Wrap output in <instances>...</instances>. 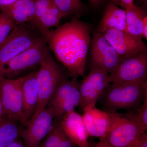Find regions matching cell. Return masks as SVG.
<instances>
[{"mask_svg": "<svg viewBox=\"0 0 147 147\" xmlns=\"http://www.w3.org/2000/svg\"><path fill=\"white\" fill-rule=\"evenodd\" d=\"M46 35L49 49L70 76H84L91 42L89 25L74 17Z\"/></svg>", "mask_w": 147, "mask_h": 147, "instance_id": "6da1fadb", "label": "cell"}, {"mask_svg": "<svg viewBox=\"0 0 147 147\" xmlns=\"http://www.w3.org/2000/svg\"><path fill=\"white\" fill-rule=\"evenodd\" d=\"M110 116L109 130L104 138L112 147H130L147 131L142 126L137 113L125 114L105 111Z\"/></svg>", "mask_w": 147, "mask_h": 147, "instance_id": "7a4b0ae2", "label": "cell"}, {"mask_svg": "<svg viewBox=\"0 0 147 147\" xmlns=\"http://www.w3.org/2000/svg\"><path fill=\"white\" fill-rule=\"evenodd\" d=\"M146 92L147 81L112 83L102 93L106 111H117L120 109L136 110L143 102Z\"/></svg>", "mask_w": 147, "mask_h": 147, "instance_id": "3957f363", "label": "cell"}, {"mask_svg": "<svg viewBox=\"0 0 147 147\" xmlns=\"http://www.w3.org/2000/svg\"><path fill=\"white\" fill-rule=\"evenodd\" d=\"M40 67L37 76L38 102L35 113L30 121L46 108L59 84L64 79L68 77L66 71L57 62L50 49Z\"/></svg>", "mask_w": 147, "mask_h": 147, "instance_id": "277c9868", "label": "cell"}, {"mask_svg": "<svg viewBox=\"0 0 147 147\" xmlns=\"http://www.w3.org/2000/svg\"><path fill=\"white\" fill-rule=\"evenodd\" d=\"M49 50L46 35L10 60L0 71V77L9 79L20 77L25 71L40 65Z\"/></svg>", "mask_w": 147, "mask_h": 147, "instance_id": "5b68a950", "label": "cell"}, {"mask_svg": "<svg viewBox=\"0 0 147 147\" xmlns=\"http://www.w3.org/2000/svg\"><path fill=\"white\" fill-rule=\"evenodd\" d=\"M42 36L29 23L18 24L0 44V71L12 58L34 45Z\"/></svg>", "mask_w": 147, "mask_h": 147, "instance_id": "8992f818", "label": "cell"}, {"mask_svg": "<svg viewBox=\"0 0 147 147\" xmlns=\"http://www.w3.org/2000/svg\"><path fill=\"white\" fill-rule=\"evenodd\" d=\"M25 76L15 79L0 77V94L6 117L27 126L23 113L22 84Z\"/></svg>", "mask_w": 147, "mask_h": 147, "instance_id": "52a82bcc", "label": "cell"}, {"mask_svg": "<svg viewBox=\"0 0 147 147\" xmlns=\"http://www.w3.org/2000/svg\"><path fill=\"white\" fill-rule=\"evenodd\" d=\"M147 51L123 59L111 74L109 81L121 84L147 81Z\"/></svg>", "mask_w": 147, "mask_h": 147, "instance_id": "ba28073f", "label": "cell"}, {"mask_svg": "<svg viewBox=\"0 0 147 147\" xmlns=\"http://www.w3.org/2000/svg\"><path fill=\"white\" fill-rule=\"evenodd\" d=\"M91 42L92 69L103 70L110 74L121 59L100 33L94 34Z\"/></svg>", "mask_w": 147, "mask_h": 147, "instance_id": "9c48e42d", "label": "cell"}, {"mask_svg": "<svg viewBox=\"0 0 147 147\" xmlns=\"http://www.w3.org/2000/svg\"><path fill=\"white\" fill-rule=\"evenodd\" d=\"M101 34L122 60L147 51L146 44L142 38L130 34L125 31L110 29Z\"/></svg>", "mask_w": 147, "mask_h": 147, "instance_id": "30bf717a", "label": "cell"}, {"mask_svg": "<svg viewBox=\"0 0 147 147\" xmlns=\"http://www.w3.org/2000/svg\"><path fill=\"white\" fill-rule=\"evenodd\" d=\"M109 74L100 69H92L80 84L81 100L82 110L88 105H96L100 96L110 85Z\"/></svg>", "mask_w": 147, "mask_h": 147, "instance_id": "8fae6325", "label": "cell"}, {"mask_svg": "<svg viewBox=\"0 0 147 147\" xmlns=\"http://www.w3.org/2000/svg\"><path fill=\"white\" fill-rule=\"evenodd\" d=\"M54 118L51 108H46L29 122L20 135L25 147H38L52 129Z\"/></svg>", "mask_w": 147, "mask_h": 147, "instance_id": "7c38bea8", "label": "cell"}, {"mask_svg": "<svg viewBox=\"0 0 147 147\" xmlns=\"http://www.w3.org/2000/svg\"><path fill=\"white\" fill-rule=\"evenodd\" d=\"M95 105H89L83 108L82 117L88 136L102 139L110 127V116L106 111L97 109Z\"/></svg>", "mask_w": 147, "mask_h": 147, "instance_id": "4fadbf2b", "label": "cell"}, {"mask_svg": "<svg viewBox=\"0 0 147 147\" xmlns=\"http://www.w3.org/2000/svg\"><path fill=\"white\" fill-rule=\"evenodd\" d=\"M56 118L59 119L66 135L78 147H87L90 145L82 116L75 110Z\"/></svg>", "mask_w": 147, "mask_h": 147, "instance_id": "5bb4252c", "label": "cell"}, {"mask_svg": "<svg viewBox=\"0 0 147 147\" xmlns=\"http://www.w3.org/2000/svg\"><path fill=\"white\" fill-rule=\"evenodd\" d=\"M37 71L25 76L22 84L23 113L28 125L36 110L38 100Z\"/></svg>", "mask_w": 147, "mask_h": 147, "instance_id": "9a60e30c", "label": "cell"}, {"mask_svg": "<svg viewBox=\"0 0 147 147\" xmlns=\"http://www.w3.org/2000/svg\"><path fill=\"white\" fill-rule=\"evenodd\" d=\"M126 19L125 9L120 8L114 3H109L105 7L97 32L102 33L110 29L126 31Z\"/></svg>", "mask_w": 147, "mask_h": 147, "instance_id": "2e32d148", "label": "cell"}, {"mask_svg": "<svg viewBox=\"0 0 147 147\" xmlns=\"http://www.w3.org/2000/svg\"><path fill=\"white\" fill-rule=\"evenodd\" d=\"M35 11L34 0H19L0 10L8 15L17 24L31 21L34 17Z\"/></svg>", "mask_w": 147, "mask_h": 147, "instance_id": "e0dca14e", "label": "cell"}, {"mask_svg": "<svg viewBox=\"0 0 147 147\" xmlns=\"http://www.w3.org/2000/svg\"><path fill=\"white\" fill-rule=\"evenodd\" d=\"M38 147H78L63 131L58 118L54 119L52 129Z\"/></svg>", "mask_w": 147, "mask_h": 147, "instance_id": "ac0fdd59", "label": "cell"}, {"mask_svg": "<svg viewBox=\"0 0 147 147\" xmlns=\"http://www.w3.org/2000/svg\"><path fill=\"white\" fill-rule=\"evenodd\" d=\"M125 10L127 16L125 31L133 35L144 37V22L147 16L142 9L134 4Z\"/></svg>", "mask_w": 147, "mask_h": 147, "instance_id": "d6986e66", "label": "cell"}, {"mask_svg": "<svg viewBox=\"0 0 147 147\" xmlns=\"http://www.w3.org/2000/svg\"><path fill=\"white\" fill-rule=\"evenodd\" d=\"M64 16L55 3L39 19L28 23L34 27L42 36H45L50 28L59 26L61 18Z\"/></svg>", "mask_w": 147, "mask_h": 147, "instance_id": "ffe728a7", "label": "cell"}, {"mask_svg": "<svg viewBox=\"0 0 147 147\" xmlns=\"http://www.w3.org/2000/svg\"><path fill=\"white\" fill-rule=\"evenodd\" d=\"M24 126L20 123L7 119L0 126V147H6L20 138Z\"/></svg>", "mask_w": 147, "mask_h": 147, "instance_id": "44dd1931", "label": "cell"}, {"mask_svg": "<svg viewBox=\"0 0 147 147\" xmlns=\"http://www.w3.org/2000/svg\"><path fill=\"white\" fill-rule=\"evenodd\" d=\"M79 86L77 78L72 77L71 80H69L68 77L64 79L58 86L46 108H52L58 105Z\"/></svg>", "mask_w": 147, "mask_h": 147, "instance_id": "7402d4cb", "label": "cell"}, {"mask_svg": "<svg viewBox=\"0 0 147 147\" xmlns=\"http://www.w3.org/2000/svg\"><path fill=\"white\" fill-rule=\"evenodd\" d=\"M80 100L81 96L79 87L74 90L67 97L58 105L50 108L52 110L54 118L59 117L74 110L75 108L79 105Z\"/></svg>", "mask_w": 147, "mask_h": 147, "instance_id": "603a6c76", "label": "cell"}, {"mask_svg": "<svg viewBox=\"0 0 147 147\" xmlns=\"http://www.w3.org/2000/svg\"><path fill=\"white\" fill-rule=\"evenodd\" d=\"M54 1L65 16L73 14L78 18L85 10L82 0H54Z\"/></svg>", "mask_w": 147, "mask_h": 147, "instance_id": "cb8c5ba5", "label": "cell"}, {"mask_svg": "<svg viewBox=\"0 0 147 147\" xmlns=\"http://www.w3.org/2000/svg\"><path fill=\"white\" fill-rule=\"evenodd\" d=\"M17 24L8 15L0 11V44L6 39Z\"/></svg>", "mask_w": 147, "mask_h": 147, "instance_id": "d4e9b609", "label": "cell"}, {"mask_svg": "<svg viewBox=\"0 0 147 147\" xmlns=\"http://www.w3.org/2000/svg\"><path fill=\"white\" fill-rule=\"evenodd\" d=\"M54 4V0H34V16L28 23L34 22L39 19Z\"/></svg>", "mask_w": 147, "mask_h": 147, "instance_id": "484cf974", "label": "cell"}, {"mask_svg": "<svg viewBox=\"0 0 147 147\" xmlns=\"http://www.w3.org/2000/svg\"><path fill=\"white\" fill-rule=\"evenodd\" d=\"M137 116L142 126L147 129V92L145 93L144 100L141 105L136 110Z\"/></svg>", "mask_w": 147, "mask_h": 147, "instance_id": "4316f807", "label": "cell"}, {"mask_svg": "<svg viewBox=\"0 0 147 147\" xmlns=\"http://www.w3.org/2000/svg\"><path fill=\"white\" fill-rule=\"evenodd\" d=\"M116 5L120 6L121 8L125 10L126 9L134 4V0H111Z\"/></svg>", "mask_w": 147, "mask_h": 147, "instance_id": "83f0119b", "label": "cell"}, {"mask_svg": "<svg viewBox=\"0 0 147 147\" xmlns=\"http://www.w3.org/2000/svg\"><path fill=\"white\" fill-rule=\"evenodd\" d=\"M130 147H147V134H143L139 140Z\"/></svg>", "mask_w": 147, "mask_h": 147, "instance_id": "f1b7e54d", "label": "cell"}, {"mask_svg": "<svg viewBox=\"0 0 147 147\" xmlns=\"http://www.w3.org/2000/svg\"><path fill=\"white\" fill-rule=\"evenodd\" d=\"M18 1L19 0H0V10Z\"/></svg>", "mask_w": 147, "mask_h": 147, "instance_id": "f546056e", "label": "cell"}, {"mask_svg": "<svg viewBox=\"0 0 147 147\" xmlns=\"http://www.w3.org/2000/svg\"><path fill=\"white\" fill-rule=\"evenodd\" d=\"M91 147H112L104 139H100V141L92 145Z\"/></svg>", "mask_w": 147, "mask_h": 147, "instance_id": "4dcf8cb0", "label": "cell"}, {"mask_svg": "<svg viewBox=\"0 0 147 147\" xmlns=\"http://www.w3.org/2000/svg\"><path fill=\"white\" fill-rule=\"evenodd\" d=\"M6 147H25L23 142L20 140V138L11 143Z\"/></svg>", "mask_w": 147, "mask_h": 147, "instance_id": "1f68e13d", "label": "cell"}, {"mask_svg": "<svg viewBox=\"0 0 147 147\" xmlns=\"http://www.w3.org/2000/svg\"><path fill=\"white\" fill-rule=\"evenodd\" d=\"M7 119V118L6 117L5 114L1 99V94H0V121L4 120Z\"/></svg>", "mask_w": 147, "mask_h": 147, "instance_id": "d6a6232c", "label": "cell"}, {"mask_svg": "<svg viewBox=\"0 0 147 147\" xmlns=\"http://www.w3.org/2000/svg\"><path fill=\"white\" fill-rule=\"evenodd\" d=\"M93 7H97L101 3L102 0H88Z\"/></svg>", "mask_w": 147, "mask_h": 147, "instance_id": "836d02e7", "label": "cell"}, {"mask_svg": "<svg viewBox=\"0 0 147 147\" xmlns=\"http://www.w3.org/2000/svg\"><path fill=\"white\" fill-rule=\"evenodd\" d=\"M147 18H146L144 22V37L147 39Z\"/></svg>", "mask_w": 147, "mask_h": 147, "instance_id": "e575fe53", "label": "cell"}, {"mask_svg": "<svg viewBox=\"0 0 147 147\" xmlns=\"http://www.w3.org/2000/svg\"><path fill=\"white\" fill-rule=\"evenodd\" d=\"M7 119H6L4 120L3 121H0V126H1V125Z\"/></svg>", "mask_w": 147, "mask_h": 147, "instance_id": "d590c367", "label": "cell"}, {"mask_svg": "<svg viewBox=\"0 0 147 147\" xmlns=\"http://www.w3.org/2000/svg\"><path fill=\"white\" fill-rule=\"evenodd\" d=\"M144 3H145L146 4L147 0H141Z\"/></svg>", "mask_w": 147, "mask_h": 147, "instance_id": "8d00e7d4", "label": "cell"}, {"mask_svg": "<svg viewBox=\"0 0 147 147\" xmlns=\"http://www.w3.org/2000/svg\"><path fill=\"white\" fill-rule=\"evenodd\" d=\"M92 147V145L90 144V145H89V146H88L87 147Z\"/></svg>", "mask_w": 147, "mask_h": 147, "instance_id": "74e56055", "label": "cell"}]
</instances>
